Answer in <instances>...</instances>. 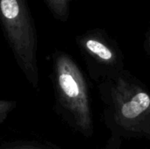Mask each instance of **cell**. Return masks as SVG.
I'll use <instances>...</instances> for the list:
<instances>
[{"instance_id": "52a82bcc", "label": "cell", "mask_w": 150, "mask_h": 149, "mask_svg": "<svg viewBox=\"0 0 150 149\" xmlns=\"http://www.w3.org/2000/svg\"><path fill=\"white\" fill-rule=\"evenodd\" d=\"M143 49H144L146 54L149 56V58L150 59V29L149 30V32L146 33L145 40H144V42H143Z\"/></svg>"}, {"instance_id": "9c48e42d", "label": "cell", "mask_w": 150, "mask_h": 149, "mask_svg": "<svg viewBox=\"0 0 150 149\" xmlns=\"http://www.w3.org/2000/svg\"><path fill=\"white\" fill-rule=\"evenodd\" d=\"M54 147V149H62V148H58V147H54V146H53Z\"/></svg>"}, {"instance_id": "8992f818", "label": "cell", "mask_w": 150, "mask_h": 149, "mask_svg": "<svg viewBox=\"0 0 150 149\" xmlns=\"http://www.w3.org/2000/svg\"><path fill=\"white\" fill-rule=\"evenodd\" d=\"M15 103L13 101L0 99V124L7 118L10 112L15 108Z\"/></svg>"}, {"instance_id": "3957f363", "label": "cell", "mask_w": 150, "mask_h": 149, "mask_svg": "<svg viewBox=\"0 0 150 149\" xmlns=\"http://www.w3.org/2000/svg\"><path fill=\"white\" fill-rule=\"evenodd\" d=\"M0 25L19 68L38 89V38L27 0H0Z\"/></svg>"}, {"instance_id": "ba28073f", "label": "cell", "mask_w": 150, "mask_h": 149, "mask_svg": "<svg viewBox=\"0 0 150 149\" xmlns=\"http://www.w3.org/2000/svg\"><path fill=\"white\" fill-rule=\"evenodd\" d=\"M7 149H41V148H37L34 147H31V146H17V147H13L11 148Z\"/></svg>"}, {"instance_id": "6da1fadb", "label": "cell", "mask_w": 150, "mask_h": 149, "mask_svg": "<svg viewBox=\"0 0 150 149\" xmlns=\"http://www.w3.org/2000/svg\"><path fill=\"white\" fill-rule=\"evenodd\" d=\"M103 122L110 133L104 149L132 139L150 140V90L129 70L98 83Z\"/></svg>"}, {"instance_id": "7a4b0ae2", "label": "cell", "mask_w": 150, "mask_h": 149, "mask_svg": "<svg viewBox=\"0 0 150 149\" xmlns=\"http://www.w3.org/2000/svg\"><path fill=\"white\" fill-rule=\"evenodd\" d=\"M53 81L63 119L83 137H92L95 128L88 83L75 60L64 52L57 51L53 56Z\"/></svg>"}, {"instance_id": "5b68a950", "label": "cell", "mask_w": 150, "mask_h": 149, "mask_svg": "<svg viewBox=\"0 0 150 149\" xmlns=\"http://www.w3.org/2000/svg\"><path fill=\"white\" fill-rule=\"evenodd\" d=\"M72 0H43L53 17L62 22H66L69 17V3Z\"/></svg>"}, {"instance_id": "277c9868", "label": "cell", "mask_w": 150, "mask_h": 149, "mask_svg": "<svg viewBox=\"0 0 150 149\" xmlns=\"http://www.w3.org/2000/svg\"><path fill=\"white\" fill-rule=\"evenodd\" d=\"M89 76L98 83L125 70V57L117 42L102 29L90 30L76 37Z\"/></svg>"}]
</instances>
